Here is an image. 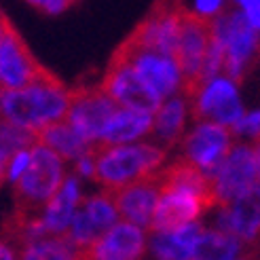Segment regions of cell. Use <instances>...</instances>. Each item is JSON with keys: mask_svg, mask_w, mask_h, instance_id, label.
<instances>
[{"mask_svg": "<svg viewBox=\"0 0 260 260\" xmlns=\"http://www.w3.org/2000/svg\"><path fill=\"white\" fill-rule=\"evenodd\" d=\"M258 176L260 165L256 157V148L248 144L231 146L224 161L218 165V170L212 176L216 203L224 207L231 201H235L239 194L258 184Z\"/></svg>", "mask_w": 260, "mask_h": 260, "instance_id": "cell-5", "label": "cell"}, {"mask_svg": "<svg viewBox=\"0 0 260 260\" xmlns=\"http://www.w3.org/2000/svg\"><path fill=\"white\" fill-rule=\"evenodd\" d=\"M34 136H36L38 144L57 152L63 161H76L91 146V142L68 121V116L61 121L41 127Z\"/></svg>", "mask_w": 260, "mask_h": 260, "instance_id": "cell-17", "label": "cell"}, {"mask_svg": "<svg viewBox=\"0 0 260 260\" xmlns=\"http://www.w3.org/2000/svg\"><path fill=\"white\" fill-rule=\"evenodd\" d=\"M28 163H30V148L17 150L15 154H13L11 165H9V180L15 182V180L25 172V167H28Z\"/></svg>", "mask_w": 260, "mask_h": 260, "instance_id": "cell-27", "label": "cell"}, {"mask_svg": "<svg viewBox=\"0 0 260 260\" xmlns=\"http://www.w3.org/2000/svg\"><path fill=\"white\" fill-rule=\"evenodd\" d=\"M144 250V229L123 220L102 233L87 248H81V260H140Z\"/></svg>", "mask_w": 260, "mask_h": 260, "instance_id": "cell-13", "label": "cell"}, {"mask_svg": "<svg viewBox=\"0 0 260 260\" xmlns=\"http://www.w3.org/2000/svg\"><path fill=\"white\" fill-rule=\"evenodd\" d=\"M66 180L63 159L51 148L36 144L30 148V163L15 180V214L43 216L49 201Z\"/></svg>", "mask_w": 260, "mask_h": 260, "instance_id": "cell-3", "label": "cell"}, {"mask_svg": "<svg viewBox=\"0 0 260 260\" xmlns=\"http://www.w3.org/2000/svg\"><path fill=\"white\" fill-rule=\"evenodd\" d=\"M203 229L197 222H190L172 233H157L152 239V250L161 260H192L194 245H197Z\"/></svg>", "mask_w": 260, "mask_h": 260, "instance_id": "cell-21", "label": "cell"}, {"mask_svg": "<svg viewBox=\"0 0 260 260\" xmlns=\"http://www.w3.org/2000/svg\"><path fill=\"white\" fill-rule=\"evenodd\" d=\"M81 201L83 199H81L79 180L74 176H66L63 184L55 192V197L49 201V205L43 212V220H45L47 231L51 235H66L68 226L72 222V216Z\"/></svg>", "mask_w": 260, "mask_h": 260, "instance_id": "cell-18", "label": "cell"}, {"mask_svg": "<svg viewBox=\"0 0 260 260\" xmlns=\"http://www.w3.org/2000/svg\"><path fill=\"white\" fill-rule=\"evenodd\" d=\"M233 132L231 127L214 121L199 123L184 140V157L194 163L207 176H214L218 165L231 150Z\"/></svg>", "mask_w": 260, "mask_h": 260, "instance_id": "cell-11", "label": "cell"}, {"mask_svg": "<svg viewBox=\"0 0 260 260\" xmlns=\"http://www.w3.org/2000/svg\"><path fill=\"white\" fill-rule=\"evenodd\" d=\"M110 59L129 61L138 76L144 81L161 100H167L180 89V68L172 55L159 53L152 49H134L125 43L116 47Z\"/></svg>", "mask_w": 260, "mask_h": 260, "instance_id": "cell-7", "label": "cell"}, {"mask_svg": "<svg viewBox=\"0 0 260 260\" xmlns=\"http://www.w3.org/2000/svg\"><path fill=\"white\" fill-rule=\"evenodd\" d=\"M11 21H9V17L5 15L3 11H0V43H3V36H5V32H7V25H9Z\"/></svg>", "mask_w": 260, "mask_h": 260, "instance_id": "cell-31", "label": "cell"}, {"mask_svg": "<svg viewBox=\"0 0 260 260\" xmlns=\"http://www.w3.org/2000/svg\"><path fill=\"white\" fill-rule=\"evenodd\" d=\"M231 132L235 136H248V138L260 140V110L243 114L241 119L231 127Z\"/></svg>", "mask_w": 260, "mask_h": 260, "instance_id": "cell-26", "label": "cell"}, {"mask_svg": "<svg viewBox=\"0 0 260 260\" xmlns=\"http://www.w3.org/2000/svg\"><path fill=\"white\" fill-rule=\"evenodd\" d=\"M254 148H256V157H258V165H260V140H256ZM258 184H260V176H258Z\"/></svg>", "mask_w": 260, "mask_h": 260, "instance_id": "cell-32", "label": "cell"}, {"mask_svg": "<svg viewBox=\"0 0 260 260\" xmlns=\"http://www.w3.org/2000/svg\"><path fill=\"white\" fill-rule=\"evenodd\" d=\"M243 260H248V258H243Z\"/></svg>", "mask_w": 260, "mask_h": 260, "instance_id": "cell-34", "label": "cell"}, {"mask_svg": "<svg viewBox=\"0 0 260 260\" xmlns=\"http://www.w3.org/2000/svg\"><path fill=\"white\" fill-rule=\"evenodd\" d=\"M241 252V241L224 231H203L194 245L192 260H235Z\"/></svg>", "mask_w": 260, "mask_h": 260, "instance_id": "cell-23", "label": "cell"}, {"mask_svg": "<svg viewBox=\"0 0 260 260\" xmlns=\"http://www.w3.org/2000/svg\"><path fill=\"white\" fill-rule=\"evenodd\" d=\"M157 174H159L161 190H172V188L188 190V192L199 194V197L210 207L218 205L212 176H207L205 172H201L199 167L194 163H190L186 157L174 161L172 165H167L165 170H159Z\"/></svg>", "mask_w": 260, "mask_h": 260, "instance_id": "cell-16", "label": "cell"}, {"mask_svg": "<svg viewBox=\"0 0 260 260\" xmlns=\"http://www.w3.org/2000/svg\"><path fill=\"white\" fill-rule=\"evenodd\" d=\"M108 192L112 197L116 212H119V216L125 222H132L140 229L150 231L154 207H157V201L161 197V184L157 172L142 180H136L132 184H125L121 188H112Z\"/></svg>", "mask_w": 260, "mask_h": 260, "instance_id": "cell-12", "label": "cell"}, {"mask_svg": "<svg viewBox=\"0 0 260 260\" xmlns=\"http://www.w3.org/2000/svg\"><path fill=\"white\" fill-rule=\"evenodd\" d=\"M45 66L38 63L15 25L9 23L0 43V91L21 89L36 79Z\"/></svg>", "mask_w": 260, "mask_h": 260, "instance_id": "cell-10", "label": "cell"}, {"mask_svg": "<svg viewBox=\"0 0 260 260\" xmlns=\"http://www.w3.org/2000/svg\"><path fill=\"white\" fill-rule=\"evenodd\" d=\"M25 3L38 9L41 13H45V15H57V13L66 11L70 7L68 0H25Z\"/></svg>", "mask_w": 260, "mask_h": 260, "instance_id": "cell-28", "label": "cell"}, {"mask_svg": "<svg viewBox=\"0 0 260 260\" xmlns=\"http://www.w3.org/2000/svg\"><path fill=\"white\" fill-rule=\"evenodd\" d=\"M121 106L100 85H79L70 89L68 121L89 140L98 142L114 112Z\"/></svg>", "mask_w": 260, "mask_h": 260, "instance_id": "cell-6", "label": "cell"}, {"mask_svg": "<svg viewBox=\"0 0 260 260\" xmlns=\"http://www.w3.org/2000/svg\"><path fill=\"white\" fill-rule=\"evenodd\" d=\"M186 121V98L184 95H170L161 102L159 110L152 114V129L150 134L161 142L163 148L174 146L184 132Z\"/></svg>", "mask_w": 260, "mask_h": 260, "instance_id": "cell-19", "label": "cell"}, {"mask_svg": "<svg viewBox=\"0 0 260 260\" xmlns=\"http://www.w3.org/2000/svg\"><path fill=\"white\" fill-rule=\"evenodd\" d=\"M100 87L123 108H132L140 112L154 114L161 106V98L140 79L138 72L132 68L129 61L110 59L106 74L100 83Z\"/></svg>", "mask_w": 260, "mask_h": 260, "instance_id": "cell-8", "label": "cell"}, {"mask_svg": "<svg viewBox=\"0 0 260 260\" xmlns=\"http://www.w3.org/2000/svg\"><path fill=\"white\" fill-rule=\"evenodd\" d=\"M218 224L220 231L231 233L239 241H260V184H254L250 190L239 194L235 201L224 205Z\"/></svg>", "mask_w": 260, "mask_h": 260, "instance_id": "cell-15", "label": "cell"}, {"mask_svg": "<svg viewBox=\"0 0 260 260\" xmlns=\"http://www.w3.org/2000/svg\"><path fill=\"white\" fill-rule=\"evenodd\" d=\"M150 129H152V114L121 106L114 112V116L106 125L98 142H104V144H125V142H134L138 138L148 136Z\"/></svg>", "mask_w": 260, "mask_h": 260, "instance_id": "cell-20", "label": "cell"}, {"mask_svg": "<svg viewBox=\"0 0 260 260\" xmlns=\"http://www.w3.org/2000/svg\"><path fill=\"white\" fill-rule=\"evenodd\" d=\"M237 3L243 9L241 13L245 15V19H248L252 28L260 34V0H237Z\"/></svg>", "mask_w": 260, "mask_h": 260, "instance_id": "cell-29", "label": "cell"}, {"mask_svg": "<svg viewBox=\"0 0 260 260\" xmlns=\"http://www.w3.org/2000/svg\"><path fill=\"white\" fill-rule=\"evenodd\" d=\"M176 5L186 13L214 21L220 15V11H222L224 0H176Z\"/></svg>", "mask_w": 260, "mask_h": 260, "instance_id": "cell-25", "label": "cell"}, {"mask_svg": "<svg viewBox=\"0 0 260 260\" xmlns=\"http://www.w3.org/2000/svg\"><path fill=\"white\" fill-rule=\"evenodd\" d=\"M188 104L197 121H214L233 127L243 116L237 83L226 76H216V79L207 81Z\"/></svg>", "mask_w": 260, "mask_h": 260, "instance_id": "cell-9", "label": "cell"}, {"mask_svg": "<svg viewBox=\"0 0 260 260\" xmlns=\"http://www.w3.org/2000/svg\"><path fill=\"white\" fill-rule=\"evenodd\" d=\"M0 260H15V252H13V245L0 237Z\"/></svg>", "mask_w": 260, "mask_h": 260, "instance_id": "cell-30", "label": "cell"}, {"mask_svg": "<svg viewBox=\"0 0 260 260\" xmlns=\"http://www.w3.org/2000/svg\"><path fill=\"white\" fill-rule=\"evenodd\" d=\"M212 36L224 49V76L239 83L250 59L260 53V34L252 28L241 11H229L212 21Z\"/></svg>", "mask_w": 260, "mask_h": 260, "instance_id": "cell-4", "label": "cell"}, {"mask_svg": "<svg viewBox=\"0 0 260 260\" xmlns=\"http://www.w3.org/2000/svg\"><path fill=\"white\" fill-rule=\"evenodd\" d=\"M205 210H210L199 194L188 192V190H161V197L157 201L152 214L150 231L152 233H172L182 226L194 222Z\"/></svg>", "mask_w": 260, "mask_h": 260, "instance_id": "cell-14", "label": "cell"}, {"mask_svg": "<svg viewBox=\"0 0 260 260\" xmlns=\"http://www.w3.org/2000/svg\"><path fill=\"white\" fill-rule=\"evenodd\" d=\"M91 154H93V176L98 184L104 188H121L142 180L154 172H159L165 161V148L152 144H104V142H91Z\"/></svg>", "mask_w": 260, "mask_h": 260, "instance_id": "cell-2", "label": "cell"}, {"mask_svg": "<svg viewBox=\"0 0 260 260\" xmlns=\"http://www.w3.org/2000/svg\"><path fill=\"white\" fill-rule=\"evenodd\" d=\"M19 260H81V248L68 237V233L49 235L25 243Z\"/></svg>", "mask_w": 260, "mask_h": 260, "instance_id": "cell-22", "label": "cell"}, {"mask_svg": "<svg viewBox=\"0 0 260 260\" xmlns=\"http://www.w3.org/2000/svg\"><path fill=\"white\" fill-rule=\"evenodd\" d=\"M70 89L57 76L43 68L36 79L21 89L0 91V121L30 132L68 116Z\"/></svg>", "mask_w": 260, "mask_h": 260, "instance_id": "cell-1", "label": "cell"}, {"mask_svg": "<svg viewBox=\"0 0 260 260\" xmlns=\"http://www.w3.org/2000/svg\"><path fill=\"white\" fill-rule=\"evenodd\" d=\"M74 3H79V0H68V5H74Z\"/></svg>", "mask_w": 260, "mask_h": 260, "instance_id": "cell-33", "label": "cell"}, {"mask_svg": "<svg viewBox=\"0 0 260 260\" xmlns=\"http://www.w3.org/2000/svg\"><path fill=\"white\" fill-rule=\"evenodd\" d=\"M81 205H83V210L87 212L89 220L95 224V229L100 233H106L110 226L116 224L119 212H116V207L112 203V197H110V192L106 188H104V192H100V194H93V197H89V199H83Z\"/></svg>", "mask_w": 260, "mask_h": 260, "instance_id": "cell-24", "label": "cell"}]
</instances>
